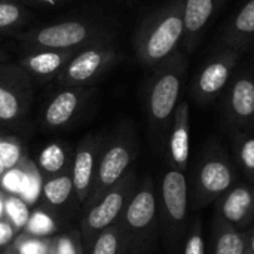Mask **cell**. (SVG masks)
I'll list each match as a JSON object with an SVG mask.
<instances>
[{"label":"cell","instance_id":"484cf974","mask_svg":"<svg viewBox=\"0 0 254 254\" xmlns=\"http://www.w3.org/2000/svg\"><path fill=\"white\" fill-rule=\"evenodd\" d=\"M4 210L7 213V216L12 219L13 225L16 228H22L27 225L28 219H30V213H28V207L27 204L19 199V198H9L4 204Z\"/></svg>","mask_w":254,"mask_h":254},{"label":"cell","instance_id":"9a60e30c","mask_svg":"<svg viewBox=\"0 0 254 254\" xmlns=\"http://www.w3.org/2000/svg\"><path fill=\"white\" fill-rule=\"evenodd\" d=\"M86 91L80 86L64 88L60 91L45 109L43 121L49 128H60L71 121L85 100Z\"/></svg>","mask_w":254,"mask_h":254},{"label":"cell","instance_id":"9c48e42d","mask_svg":"<svg viewBox=\"0 0 254 254\" xmlns=\"http://www.w3.org/2000/svg\"><path fill=\"white\" fill-rule=\"evenodd\" d=\"M214 219L244 231L254 220V188L250 185H235L216 202Z\"/></svg>","mask_w":254,"mask_h":254},{"label":"cell","instance_id":"4dcf8cb0","mask_svg":"<svg viewBox=\"0 0 254 254\" xmlns=\"http://www.w3.org/2000/svg\"><path fill=\"white\" fill-rule=\"evenodd\" d=\"M39 192H40V183H39V179L36 176H31V174H27V183H25V188H24V192L21 193L24 196L25 201L28 202H34L37 198H39Z\"/></svg>","mask_w":254,"mask_h":254},{"label":"cell","instance_id":"7402d4cb","mask_svg":"<svg viewBox=\"0 0 254 254\" xmlns=\"http://www.w3.org/2000/svg\"><path fill=\"white\" fill-rule=\"evenodd\" d=\"M183 244V254H207L204 226L199 217L190 220Z\"/></svg>","mask_w":254,"mask_h":254},{"label":"cell","instance_id":"3957f363","mask_svg":"<svg viewBox=\"0 0 254 254\" xmlns=\"http://www.w3.org/2000/svg\"><path fill=\"white\" fill-rule=\"evenodd\" d=\"M156 67L149 85L147 110L156 125H164L173 118L179 106L186 74V60L183 52L177 51Z\"/></svg>","mask_w":254,"mask_h":254},{"label":"cell","instance_id":"44dd1931","mask_svg":"<svg viewBox=\"0 0 254 254\" xmlns=\"http://www.w3.org/2000/svg\"><path fill=\"white\" fill-rule=\"evenodd\" d=\"M235 155L244 174L254 183V137L240 134L235 140Z\"/></svg>","mask_w":254,"mask_h":254},{"label":"cell","instance_id":"8992f818","mask_svg":"<svg viewBox=\"0 0 254 254\" xmlns=\"http://www.w3.org/2000/svg\"><path fill=\"white\" fill-rule=\"evenodd\" d=\"M161 202L168 228V234L179 246L180 240L185 238L189 223V183L186 173L173 168L165 173L161 183Z\"/></svg>","mask_w":254,"mask_h":254},{"label":"cell","instance_id":"603a6c76","mask_svg":"<svg viewBox=\"0 0 254 254\" xmlns=\"http://www.w3.org/2000/svg\"><path fill=\"white\" fill-rule=\"evenodd\" d=\"M27 18V10L12 0H0V30H10L18 27Z\"/></svg>","mask_w":254,"mask_h":254},{"label":"cell","instance_id":"8fae6325","mask_svg":"<svg viewBox=\"0 0 254 254\" xmlns=\"http://www.w3.org/2000/svg\"><path fill=\"white\" fill-rule=\"evenodd\" d=\"M228 0H183L185 37L183 48L192 52L202 40L204 33L216 13Z\"/></svg>","mask_w":254,"mask_h":254},{"label":"cell","instance_id":"cb8c5ba5","mask_svg":"<svg viewBox=\"0 0 254 254\" xmlns=\"http://www.w3.org/2000/svg\"><path fill=\"white\" fill-rule=\"evenodd\" d=\"M71 189H73L71 179L67 177V176H61V177H57V179L49 180L43 186V193H45L46 199L51 204L60 205V204H63L68 198Z\"/></svg>","mask_w":254,"mask_h":254},{"label":"cell","instance_id":"83f0119b","mask_svg":"<svg viewBox=\"0 0 254 254\" xmlns=\"http://www.w3.org/2000/svg\"><path fill=\"white\" fill-rule=\"evenodd\" d=\"M25 183H27V174H24L19 170H12V168L3 176V180H1L3 188L7 192L18 193V195L24 192Z\"/></svg>","mask_w":254,"mask_h":254},{"label":"cell","instance_id":"d6986e66","mask_svg":"<svg viewBox=\"0 0 254 254\" xmlns=\"http://www.w3.org/2000/svg\"><path fill=\"white\" fill-rule=\"evenodd\" d=\"M124 207V195L121 192L109 193L100 205H97L88 216V223L94 229H103L110 225Z\"/></svg>","mask_w":254,"mask_h":254},{"label":"cell","instance_id":"30bf717a","mask_svg":"<svg viewBox=\"0 0 254 254\" xmlns=\"http://www.w3.org/2000/svg\"><path fill=\"white\" fill-rule=\"evenodd\" d=\"M225 113L232 127L246 128L254 122V77L249 73L238 74L228 85Z\"/></svg>","mask_w":254,"mask_h":254},{"label":"cell","instance_id":"4316f807","mask_svg":"<svg viewBox=\"0 0 254 254\" xmlns=\"http://www.w3.org/2000/svg\"><path fill=\"white\" fill-rule=\"evenodd\" d=\"M25 226L34 235H49L55 229V225H54L52 219L49 216H46L45 213H40V211L34 213L28 219Z\"/></svg>","mask_w":254,"mask_h":254},{"label":"cell","instance_id":"7c38bea8","mask_svg":"<svg viewBox=\"0 0 254 254\" xmlns=\"http://www.w3.org/2000/svg\"><path fill=\"white\" fill-rule=\"evenodd\" d=\"M168 152L174 168L186 173L190 156V107L188 101L179 103L173 115Z\"/></svg>","mask_w":254,"mask_h":254},{"label":"cell","instance_id":"e575fe53","mask_svg":"<svg viewBox=\"0 0 254 254\" xmlns=\"http://www.w3.org/2000/svg\"><path fill=\"white\" fill-rule=\"evenodd\" d=\"M18 1L37 4V6H57V4H61V3H65V1H71V0H18Z\"/></svg>","mask_w":254,"mask_h":254},{"label":"cell","instance_id":"ffe728a7","mask_svg":"<svg viewBox=\"0 0 254 254\" xmlns=\"http://www.w3.org/2000/svg\"><path fill=\"white\" fill-rule=\"evenodd\" d=\"M94 168V155L91 150H79L74 158L73 167V186L77 190H83L88 188Z\"/></svg>","mask_w":254,"mask_h":254},{"label":"cell","instance_id":"d590c367","mask_svg":"<svg viewBox=\"0 0 254 254\" xmlns=\"http://www.w3.org/2000/svg\"><path fill=\"white\" fill-rule=\"evenodd\" d=\"M247 250L254 254V223H252V228L247 232Z\"/></svg>","mask_w":254,"mask_h":254},{"label":"cell","instance_id":"5bb4252c","mask_svg":"<svg viewBox=\"0 0 254 254\" xmlns=\"http://www.w3.org/2000/svg\"><path fill=\"white\" fill-rule=\"evenodd\" d=\"M254 40V0H247L229 19L222 34L223 48L243 51Z\"/></svg>","mask_w":254,"mask_h":254},{"label":"cell","instance_id":"5b68a950","mask_svg":"<svg viewBox=\"0 0 254 254\" xmlns=\"http://www.w3.org/2000/svg\"><path fill=\"white\" fill-rule=\"evenodd\" d=\"M121 55L116 48L104 42L88 45L86 49L76 52V55L57 74L55 82L63 88L88 86L112 68Z\"/></svg>","mask_w":254,"mask_h":254},{"label":"cell","instance_id":"ba28073f","mask_svg":"<svg viewBox=\"0 0 254 254\" xmlns=\"http://www.w3.org/2000/svg\"><path fill=\"white\" fill-rule=\"evenodd\" d=\"M31 101V77L19 65L0 67V121L22 116Z\"/></svg>","mask_w":254,"mask_h":254},{"label":"cell","instance_id":"52a82bcc","mask_svg":"<svg viewBox=\"0 0 254 254\" xmlns=\"http://www.w3.org/2000/svg\"><path fill=\"white\" fill-rule=\"evenodd\" d=\"M240 54V51L223 48L201 67L192 85V95L198 104L207 106L213 103L228 88Z\"/></svg>","mask_w":254,"mask_h":254},{"label":"cell","instance_id":"8d00e7d4","mask_svg":"<svg viewBox=\"0 0 254 254\" xmlns=\"http://www.w3.org/2000/svg\"><path fill=\"white\" fill-rule=\"evenodd\" d=\"M3 173H4V167H3V165L0 164V176H1Z\"/></svg>","mask_w":254,"mask_h":254},{"label":"cell","instance_id":"74e56055","mask_svg":"<svg viewBox=\"0 0 254 254\" xmlns=\"http://www.w3.org/2000/svg\"><path fill=\"white\" fill-rule=\"evenodd\" d=\"M1 210H3V208H1V202H0V214H1Z\"/></svg>","mask_w":254,"mask_h":254},{"label":"cell","instance_id":"277c9868","mask_svg":"<svg viewBox=\"0 0 254 254\" xmlns=\"http://www.w3.org/2000/svg\"><path fill=\"white\" fill-rule=\"evenodd\" d=\"M97 27L83 21H64L31 30L19 36V40L37 51H80V48L103 42Z\"/></svg>","mask_w":254,"mask_h":254},{"label":"cell","instance_id":"4fadbf2b","mask_svg":"<svg viewBox=\"0 0 254 254\" xmlns=\"http://www.w3.org/2000/svg\"><path fill=\"white\" fill-rule=\"evenodd\" d=\"M79 51H36L19 60L18 65L30 76L37 79H52Z\"/></svg>","mask_w":254,"mask_h":254},{"label":"cell","instance_id":"7a4b0ae2","mask_svg":"<svg viewBox=\"0 0 254 254\" xmlns=\"http://www.w3.org/2000/svg\"><path fill=\"white\" fill-rule=\"evenodd\" d=\"M238 173L225 149L210 143L199 153L190 173L189 202L192 210H202L214 204L232 186L237 185Z\"/></svg>","mask_w":254,"mask_h":254},{"label":"cell","instance_id":"f1b7e54d","mask_svg":"<svg viewBox=\"0 0 254 254\" xmlns=\"http://www.w3.org/2000/svg\"><path fill=\"white\" fill-rule=\"evenodd\" d=\"M19 159V149L18 146L9 141H0V164L4 170H10Z\"/></svg>","mask_w":254,"mask_h":254},{"label":"cell","instance_id":"d4e9b609","mask_svg":"<svg viewBox=\"0 0 254 254\" xmlns=\"http://www.w3.org/2000/svg\"><path fill=\"white\" fill-rule=\"evenodd\" d=\"M64 161H65V158H64L63 149L58 144H51V146H48L42 152L39 162H40V165H42V168L45 171H48V173H57V171H60L63 168Z\"/></svg>","mask_w":254,"mask_h":254},{"label":"cell","instance_id":"f546056e","mask_svg":"<svg viewBox=\"0 0 254 254\" xmlns=\"http://www.w3.org/2000/svg\"><path fill=\"white\" fill-rule=\"evenodd\" d=\"M118 246H119L118 237L115 234L107 232L98 238L92 254H116L118 253Z\"/></svg>","mask_w":254,"mask_h":254},{"label":"cell","instance_id":"2e32d148","mask_svg":"<svg viewBox=\"0 0 254 254\" xmlns=\"http://www.w3.org/2000/svg\"><path fill=\"white\" fill-rule=\"evenodd\" d=\"M156 196L150 188L141 189L131 201L127 208V223L132 231L144 232L147 231L156 220Z\"/></svg>","mask_w":254,"mask_h":254},{"label":"cell","instance_id":"f35d334b","mask_svg":"<svg viewBox=\"0 0 254 254\" xmlns=\"http://www.w3.org/2000/svg\"><path fill=\"white\" fill-rule=\"evenodd\" d=\"M246 254H252V253H250V252H249V250H247V252H246Z\"/></svg>","mask_w":254,"mask_h":254},{"label":"cell","instance_id":"836d02e7","mask_svg":"<svg viewBox=\"0 0 254 254\" xmlns=\"http://www.w3.org/2000/svg\"><path fill=\"white\" fill-rule=\"evenodd\" d=\"M58 254H76L74 252V247H73V243L68 240V238H61L60 240V244H58Z\"/></svg>","mask_w":254,"mask_h":254},{"label":"cell","instance_id":"d6a6232c","mask_svg":"<svg viewBox=\"0 0 254 254\" xmlns=\"http://www.w3.org/2000/svg\"><path fill=\"white\" fill-rule=\"evenodd\" d=\"M13 237V232H12V228L7 225V223H3L0 222V246H4L7 244Z\"/></svg>","mask_w":254,"mask_h":254},{"label":"cell","instance_id":"ac0fdd59","mask_svg":"<svg viewBox=\"0 0 254 254\" xmlns=\"http://www.w3.org/2000/svg\"><path fill=\"white\" fill-rule=\"evenodd\" d=\"M131 164V150L125 144L112 146L100 164V180L106 186L115 185Z\"/></svg>","mask_w":254,"mask_h":254},{"label":"cell","instance_id":"e0dca14e","mask_svg":"<svg viewBox=\"0 0 254 254\" xmlns=\"http://www.w3.org/2000/svg\"><path fill=\"white\" fill-rule=\"evenodd\" d=\"M247 232L214 219L208 254H246Z\"/></svg>","mask_w":254,"mask_h":254},{"label":"cell","instance_id":"6da1fadb","mask_svg":"<svg viewBox=\"0 0 254 254\" xmlns=\"http://www.w3.org/2000/svg\"><path fill=\"white\" fill-rule=\"evenodd\" d=\"M183 37V0H173L152 13L140 27L135 37L137 58L143 65H158L179 51Z\"/></svg>","mask_w":254,"mask_h":254},{"label":"cell","instance_id":"1f68e13d","mask_svg":"<svg viewBox=\"0 0 254 254\" xmlns=\"http://www.w3.org/2000/svg\"><path fill=\"white\" fill-rule=\"evenodd\" d=\"M21 254H46V247L40 241H28L21 246Z\"/></svg>","mask_w":254,"mask_h":254}]
</instances>
